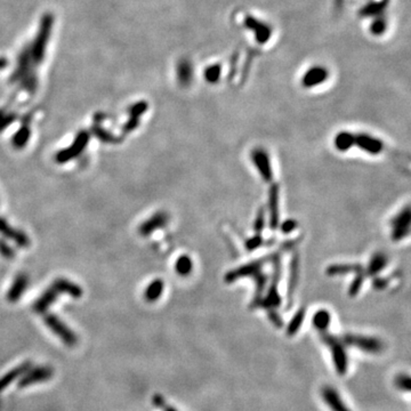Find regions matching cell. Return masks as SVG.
Returning <instances> with one entry per match:
<instances>
[{
  "mask_svg": "<svg viewBox=\"0 0 411 411\" xmlns=\"http://www.w3.org/2000/svg\"><path fill=\"white\" fill-rule=\"evenodd\" d=\"M390 0H378V2H370L365 5L359 14L362 17H376L382 15L385 13Z\"/></svg>",
  "mask_w": 411,
  "mask_h": 411,
  "instance_id": "21",
  "label": "cell"
},
{
  "mask_svg": "<svg viewBox=\"0 0 411 411\" xmlns=\"http://www.w3.org/2000/svg\"><path fill=\"white\" fill-rule=\"evenodd\" d=\"M329 77L328 70L323 67H313L309 69L302 78V85L305 88H313L322 85Z\"/></svg>",
  "mask_w": 411,
  "mask_h": 411,
  "instance_id": "16",
  "label": "cell"
},
{
  "mask_svg": "<svg viewBox=\"0 0 411 411\" xmlns=\"http://www.w3.org/2000/svg\"><path fill=\"white\" fill-rule=\"evenodd\" d=\"M139 126H140V118L129 117L128 121H127L124 127H122V131H124L125 134H129L131 131H134Z\"/></svg>",
  "mask_w": 411,
  "mask_h": 411,
  "instance_id": "45",
  "label": "cell"
},
{
  "mask_svg": "<svg viewBox=\"0 0 411 411\" xmlns=\"http://www.w3.org/2000/svg\"><path fill=\"white\" fill-rule=\"evenodd\" d=\"M51 287L59 292L60 295L65 294L72 297V298H80L83 296L84 290L83 288L78 286L75 282L68 280L65 278H59L51 282Z\"/></svg>",
  "mask_w": 411,
  "mask_h": 411,
  "instance_id": "18",
  "label": "cell"
},
{
  "mask_svg": "<svg viewBox=\"0 0 411 411\" xmlns=\"http://www.w3.org/2000/svg\"><path fill=\"white\" fill-rule=\"evenodd\" d=\"M244 26L247 28L248 30H250L255 36V39L258 42V44H266V42L271 39L272 37V29L271 26L264 23L262 21H259L258 18L254 17L252 15L244 16Z\"/></svg>",
  "mask_w": 411,
  "mask_h": 411,
  "instance_id": "11",
  "label": "cell"
},
{
  "mask_svg": "<svg viewBox=\"0 0 411 411\" xmlns=\"http://www.w3.org/2000/svg\"><path fill=\"white\" fill-rule=\"evenodd\" d=\"M53 375H54L53 368H50L48 366L30 368V369H28L24 374L20 377L17 386L20 387V389H25V387L49 380L50 378L53 377Z\"/></svg>",
  "mask_w": 411,
  "mask_h": 411,
  "instance_id": "9",
  "label": "cell"
},
{
  "mask_svg": "<svg viewBox=\"0 0 411 411\" xmlns=\"http://www.w3.org/2000/svg\"><path fill=\"white\" fill-rule=\"evenodd\" d=\"M367 277L366 271L363 272H359L355 274V278L353 279V281L351 283V286H349V289H348V295L351 297H355L359 292H360L361 288L363 286V282H365V279Z\"/></svg>",
  "mask_w": 411,
  "mask_h": 411,
  "instance_id": "36",
  "label": "cell"
},
{
  "mask_svg": "<svg viewBox=\"0 0 411 411\" xmlns=\"http://www.w3.org/2000/svg\"><path fill=\"white\" fill-rule=\"evenodd\" d=\"M51 25H53V16L49 15V14H47V15L42 17L39 34H38L35 44H34V46H32L31 56H32V59H34L35 62H40L42 58H44L47 41H48V39H49Z\"/></svg>",
  "mask_w": 411,
  "mask_h": 411,
  "instance_id": "7",
  "label": "cell"
},
{
  "mask_svg": "<svg viewBox=\"0 0 411 411\" xmlns=\"http://www.w3.org/2000/svg\"><path fill=\"white\" fill-rule=\"evenodd\" d=\"M297 225H298V223H297L295 220L288 218V220H286L285 222H283V223H281L280 230H281L282 233L288 234V233L292 232V231H294L297 228Z\"/></svg>",
  "mask_w": 411,
  "mask_h": 411,
  "instance_id": "46",
  "label": "cell"
},
{
  "mask_svg": "<svg viewBox=\"0 0 411 411\" xmlns=\"http://www.w3.org/2000/svg\"><path fill=\"white\" fill-rule=\"evenodd\" d=\"M387 285H389V283H387V280L384 278L377 277L374 279V281H372V286H374V288H376V289H378V290H382L384 288L387 287Z\"/></svg>",
  "mask_w": 411,
  "mask_h": 411,
  "instance_id": "48",
  "label": "cell"
},
{
  "mask_svg": "<svg viewBox=\"0 0 411 411\" xmlns=\"http://www.w3.org/2000/svg\"><path fill=\"white\" fill-rule=\"evenodd\" d=\"M387 29V20L384 15H379L374 17L370 24V32L374 36L379 37L385 34Z\"/></svg>",
  "mask_w": 411,
  "mask_h": 411,
  "instance_id": "35",
  "label": "cell"
},
{
  "mask_svg": "<svg viewBox=\"0 0 411 411\" xmlns=\"http://www.w3.org/2000/svg\"><path fill=\"white\" fill-rule=\"evenodd\" d=\"M222 74V67L220 64H212L209 65L205 70V79L207 83L209 84H217L221 79Z\"/></svg>",
  "mask_w": 411,
  "mask_h": 411,
  "instance_id": "37",
  "label": "cell"
},
{
  "mask_svg": "<svg viewBox=\"0 0 411 411\" xmlns=\"http://www.w3.org/2000/svg\"><path fill=\"white\" fill-rule=\"evenodd\" d=\"M165 289V283L161 279H154L144 290V299L149 303H154L161 297Z\"/></svg>",
  "mask_w": 411,
  "mask_h": 411,
  "instance_id": "25",
  "label": "cell"
},
{
  "mask_svg": "<svg viewBox=\"0 0 411 411\" xmlns=\"http://www.w3.org/2000/svg\"><path fill=\"white\" fill-rule=\"evenodd\" d=\"M273 263V274L270 282V287L267 289V294L263 297L259 302L257 308H263L265 310H277L281 305V297L278 291V283L281 278V257L279 254H273L272 261Z\"/></svg>",
  "mask_w": 411,
  "mask_h": 411,
  "instance_id": "3",
  "label": "cell"
},
{
  "mask_svg": "<svg viewBox=\"0 0 411 411\" xmlns=\"http://www.w3.org/2000/svg\"><path fill=\"white\" fill-rule=\"evenodd\" d=\"M16 113L14 112H6L5 110H0V133L11 126L14 121L16 120Z\"/></svg>",
  "mask_w": 411,
  "mask_h": 411,
  "instance_id": "39",
  "label": "cell"
},
{
  "mask_svg": "<svg viewBox=\"0 0 411 411\" xmlns=\"http://www.w3.org/2000/svg\"><path fill=\"white\" fill-rule=\"evenodd\" d=\"M355 140H354V146H358L359 149L365 151L369 154H379L384 150V143L377 137L371 136L366 133L354 134Z\"/></svg>",
  "mask_w": 411,
  "mask_h": 411,
  "instance_id": "12",
  "label": "cell"
},
{
  "mask_svg": "<svg viewBox=\"0 0 411 411\" xmlns=\"http://www.w3.org/2000/svg\"><path fill=\"white\" fill-rule=\"evenodd\" d=\"M268 210H270V228L272 231L277 230L279 226V185L277 183H272L268 191Z\"/></svg>",
  "mask_w": 411,
  "mask_h": 411,
  "instance_id": "20",
  "label": "cell"
},
{
  "mask_svg": "<svg viewBox=\"0 0 411 411\" xmlns=\"http://www.w3.org/2000/svg\"><path fill=\"white\" fill-rule=\"evenodd\" d=\"M266 221H265V209L261 207L257 211L256 217H255L254 222V231L256 234H262L264 228H265Z\"/></svg>",
  "mask_w": 411,
  "mask_h": 411,
  "instance_id": "38",
  "label": "cell"
},
{
  "mask_svg": "<svg viewBox=\"0 0 411 411\" xmlns=\"http://www.w3.org/2000/svg\"><path fill=\"white\" fill-rule=\"evenodd\" d=\"M250 158H252V161L255 165V167L257 168L259 175H261V177L263 178V181L272 183L273 169L270 157H268V153L266 151L262 148L254 149L252 151V153H250Z\"/></svg>",
  "mask_w": 411,
  "mask_h": 411,
  "instance_id": "10",
  "label": "cell"
},
{
  "mask_svg": "<svg viewBox=\"0 0 411 411\" xmlns=\"http://www.w3.org/2000/svg\"><path fill=\"white\" fill-rule=\"evenodd\" d=\"M7 67V60L4 58H0V69H4Z\"/></svg>",
  "mask_w": 411,
  "mask_h": 411,
  "instance_id": "49",
  "label": "cell"
},
{
  "mask_svg": "<svg viewBox=\"0 0 411 411\" xmlns=\"http://www.w3.org/2000/svg\"><path fill=\"white\" fill-rule=\"evenodd\" d=\"M28 286H29V277L25 273L17 274L15 279H14L11 288L7 291L6 299L9 303H16V302L21 299V297L25 292Z\"/></svg>",
  "mask_w": 411,
  "mask_h": 411,
  "instance_id": "17",
  "label": "cell"
},
{
  "mask_svg": "<svg viewBox=\"0 0 411 411\" xmlns=\"http://www.w3.org/2000/svg\"><path fill=\"white\" fill-rule=\"evenodd\" d=\"M177 78L181 86L187 87L193 79V68L187 60H181L177 67Z\"/></svg>",
  "mask_w": 411,
  "mask_h": 411,
  "instance_id": "27",
  "label": "cell"
},
{
  "mask_svg": "<svg viewBox=\"0 0 411 411\" xmlns=\"http://www.w3.org/2000/svg\"><path fill=\"white\" fill-rule=\"evenodd\" d=\"M344 0H335V5H336V8H342Z\"/></svg>",
  "mask_w": 411,
  "mask_h": 411,
  "instance_id": "50",
  "label": "cell"
},
{
  "mask_svg": "<svg viewBox=\"0 0 411 411\" xmlns=\"http://www.w3.org/2000/svg\"><path fill=\"white\" fill-rule=\"evenodd\" d=\"M169 222V215L166 211H158L150 217L149 220L144 221L143 223L140 225L139 232L143 237H148V235L152 234L155 231L165 228Z\"/></svg>",
  "mask_w": 411,
  "mask_h": 411,
  "instance_id": "14",
  "label": "cell"
},
{
  "mask_svg": "<svg viewBox=\"0 0 411 411\" xmlns=\"http://www.w3.org/2000/svg\"><path fill=\"white\" fill-rule=\"evenodd\" d=\"M272 255L266 257L256 259V261L243 264L242 266L234 268L225 274V282L233 283L234 281L242 278H252L255 280V296L253 299V306L257 308V305L263 298V292L268 283V277L266 273L263 272V268L266 263H270Z\"/></svg>",
  "mask_w": 411,
  "mask_h": 411,
  "instance_id": "1",
  "label": "cell"
},
{
  "mask_svg": "<svg viewBox=\"0 0 411 411\" xmlns=\"http://www.w3.org/2000/svg\"><path fill=\"white\" fill-rule=\"evenodd\" d=\"M411 210L409 206H405L398 215L391 221V239L393 241H401L410 232Z\"/></svg>",
  "mask_w": 411,
  "mask_h": 411,
  "instance_id": "8",
  "label": "cell"
},
{
  "mask_svg": "<svg viewBox=\"0 0 411 411\" xmlns=\"http://www.w3.org/2000/svg\"><path fill=\"white\" fill-rule=\"evenodd\" d=\"M44 322L47 327L49 328L50 332L55 334L65 345H68L70 347H73L78 344L77 335H75L73 330L71 329L67 323L63 322L58 315L51 313L45 314Z\"/></svg>",
  "mask_w": 411,
  "mask_h": 411,
  "instance_id": "5",
  "label": "cell"
},
{
  "mask_svg": "<svg viewBox=\"0 0 411 411\" xmlns=\"http://www.w3.org/2000/svg\"><path fill=\"white\" fill-rule=\"evenodd\" d=\"M321 396L323 402L332 411H352L345 404L338 392L332 386H323L321 389Z\"/></svg>",
  "mask_w": 411,
  "mask_h": 411,
  "instance_id": "15",
  "label": "cell"
},
{
  "mask_svg": "<svg viewBox=\"0 0 411 411\" xmlns=\"http://www.w3.org/2000/svg\"><path fill=\"white\" fill-rule=\"evenodd\" d=\"M29 60H30V56L28 55L26 51H24L21 56H20V60H18V64H17V69L15 70V72L12 75L11 80L12 81H18V80H22L23 78H25L26 75H29V68H30V63H29Z\"/></svg>",
  "mask_w": 411,
  "mask_h": 411,
  "instance_id": "32",
  "label": "cell"
},
{
  "mask_svg": "<svg viewBox=\"0 0 411 411\" xmlns=\"http://www.w3.org/2000/svg\"><path fill=\"white\" fill-rule=\"evenodd\" d=\"M366 271L360 264H333L327 267L325 273L329 277H336V276H345L347 273H354L357 274L359 272Z\"/></svg>",
  "mask_w": 411,
  "mask_h": 411,
  "instance_id": "23",
  "label": "cell"
},
{
  "mask_svg": "<svg viewBox=\"0 0 411 411\" xmlns=\"http://www.w3.org/2000/svg\"><path fill=\"white\" fill-rule=\"evenodd\" d=\"M306 315V310L305 308H300L298 311L296 312L295 315L292 316L291 320L289 321V323L287 325V335L289 337L295 336V335L299 332V329L304 323Z\"/></svg>",
  "mask_w": 411,
  "mask_h": 411,
  "instance_id": "31",
  "label": "cell"
},
{
  "mask_svg": "<svg viewBox=\"0 0 411 411\" xmlns=\"http://www.w3.org/2000/svg\"><path fill=\"white\" fill-rule=\"evenodd\" d=\"M267 315H268V319H270L272 324H274L278 328L282 327L283 321L281 319L280 314L277 312V310H267Z\"/></svg>",
  "mask_w": 411,
  "mask_h": 411,
  "instance_id": "47",
  "label": "cell"
},
{
  "mask_svg": "<svg viewBox=\"0 0 411 411\" xmlns=\"http://www.w3.org/2000/svg\"><path fill=\"white\" fill-rule=\"evenodd\" d=\"M0 234L6 239L14 241L20 248H28L30 245L29 237L23 231L14 229L2 216H0Z\"/></svg>",
  "mask_w": 411,
  "mask_h": 411,
  "instance_id": "13",
  "label": "cell"
},
{
  "mask_svg": "<svg viewBox=\"0 0 411 411\" xmlns=\"http://www.w3.org/2000/svg\"><path fill=\"white\" fill-rule=\"evenodd\" d=\"M0 255H2L5 259L15 258V250H14L4 239H0Z\"/></svg>",
  "mask_w": 411,
  "mask_h": 411,
  "instance_id": "44",
  "label": "cell"
},
{
  "mask_svg": "<svg viewBox=\"0 0 411 411\" xmlns=\"http://www.w3.org/2000/svg\"><path fill=\"white\" fill-rule=\"evenodd\" d=\"M312 322H313L314 328L318 330V332L320 333L327 332L330 323H332V314H330L329 311L324 309L316 311L315 314L313 315Z\"/></svg>",
  "mask_w": 411,
  "mask_h": 411,
  "instance_id": "29",
  "label": "cell"
},
{
  "mask_svg": "<svg viewBox=\"0 0 411 411\" xmlns=\"http://www.w3.org/2000/svg\"><path fill=\"white\" fill-rule=\"evenodd\" d=\"M31 363L30 362H24L22 365L17 366L12 369L11 371H8L7 374H5L2 378H0V392H3L6 387L12 384L14 380H16L17 378H20L24 372L30 369Z\"/></svg>",
  "mask_w": 411,
  "mask_h": 411,
  "instance_id": "24",
  "label": "cell"
},
{
  "mask_svg": "<svg viewBox=\"0 0 411 411\" xmlns=\"http://www.w3.org/2000/svg\"><path fill=\"white\" fill-rule=\"evenodd\" d=\"M341 339L345 346L355 347L366 353L377 354L382 352V349H384V343L377 337L359 334H345Z\"/></svg>",
  "mask_w": 411,
  "mask_h": 411,
  "instance_id": "4",
  "label": "cell"
},
{
  "mask_svg": "<svg viewBox=\"0 0 411 411\" xmlns=\"http://www.w3.org/2000/svg\"><path fill=\"white\" fill-rule=\"evenodd\" d=\"M175 270H176L178 276L188 277L193 271V262L190 256L187 255H182L179 256L175 264Z\"/></svg>",
  "mask_w": 411,
  "mask_h": 411,
  "instance_id": "34",
  "label": "cell"
},
{
  "mask_svg": "<svg viewBox=\"0 0 411 411\" xmlns=\"http://www.w3.org/2000/svg\"><path fill=\"white\" fill-rule=\"evenodd\" d=\"M263 238H262V234H255L254 237L249 238L247 241H245V249L248 250V252H254V250H256L257 248L261 247L263 244Z\"/></svg>",
  "mask_w": 411,
  "mask_h": 411,
  "instance_id": "43",
  "label": "cell"
},
{
  "mask_svg": "<svg viewBox=\"0 0 411 411\" xmlns=\"http://www.w3.org/2000/svg\"><path fill=\"white\" fill-rule=\"evenodd\" d=\"M386 265H387L386 255L382 253H375L371 256L369 264H368L366 274L367 276L376 277L378 273L384 270Z\"/></svg>",
  "mask_w": 411,
  "mask_h": 411,
  "instance_id": "28",
  "label": "cell"
},
{
  "mask_svg": "<svg viewBox=\"0 0 411 411\" xmlns=\"http://www.w3.org/2000/svg\"><path fill=\"white\" fill-rule=\"evenodd\" d=\"M354 140H355L354 134L349 133V131H341V133L335 136V148L341 151V152H346L354 146Z\"/></svg>",
  "mask_w": 411,
  "mask_h": 411,
  "instance_id": "30",
  "label": "cell"
},
{
  "mask_svg": "<svg viewBox=\"0 0 411 411\" xmlns=\"http://www.w3.org/2000/svg\"><path fill=\"white\" fill-rule=\"evenodd\" d=\"M299 279V257L298 254H295L290 261L289 279H288V298L291 300L295 289Z\"/></svg>",
  "mask_w": 411,
  "mask_h": 411,
  "instance_id": "22",
  "label": "cell"
},
{
  "mask_svg": "<svg viewBox=\"0 0 411 411\" xmlns=\"http://www.w3.org/2000/svg\"><path fill=\"white\" fill-rule=\"evenodd\" d=\"M321 339L327 345L330 353H332L335 370L339 376H344L348 370V358L346 346L343 344L341 337L334 336V335L324 332L321 333Z\"/></svg>",
  "mask_w": 411,
  "mask_h": 411,
  "instance_id": "2",
  "label": "cell"
},
{
  "mask_svg": "<svg viewBox=\"0 0 411 411\" xmlns=\"http://www.w3.org/2000/svg\"><path fill=\"white\" fill-rule=\"evenodd\" d=\"M59 292L50 286L35 302L34 305H32V310L38 314H46V312L55 303L56 299L59 298Z\"/></svg>",
  "mask_w": 411,
  "mask_h": 411,
  "instance_id": "19",
  "label": "cell"
},
{
  "mask_svg": "<svg viewBox=\"0 0 411 411\" xmlns=\"http://www.w3.org/2000/svg\"><path fill=\"white\" fill-rule=\"evenodd\" d=\"M148 107H149V104L146 103L145 101L137 102V103L134 104V105H131L129 107V110H128L129 117L141 118L142 115H144V113L148 111Z\"/></svg>",
  "mask_w": 411,
  "mask_h": 411,
  "instance_id": "40",
  "label": "cell"
},
{
  "mask_svg": "<svg viewBox=\"0 0 411 411\" xmlns=\"http://www.w3.org/2000/svg\"><path fill=\"white\" fill-rule=\"evenodd\" d=\"M92 131H93V134L96 136V139L103 142V143L115 144V143H119V142H121V139H119L118 136H115L112 133H110V131L106 130L105 128H103L101 125H94L92 127Z\"/></svg>",
  "mask_w": 411,
  "mask_h": 411,
  "instance_id": "33",
  "label": "cell"
},
{
  "mask_svg": "<svg viewBox=\"0 0 411 411\" xmlns=\"http://www.w3.org/2000/svg\"><path fill=\"white\" fill-rule=\"evenodd\" d=\"M21 84H22V88H24L25 91H28L29 93H35L36 89H37V79L36 77L32 73H30L29 75H26L25 78H23L21 80Z\"/></svg>",
  "mask_w": 411,
  "mask_h": 411,
  "instance_id": "42",
  "label": "cell"
},
{
  "mask_svg": "<svg viewBox=\"0 0 411 411\" xmlns=\"http://www.w3.org/2000/svg\"><path fill=\"white\" fill-rule=\"evenodd\" d=\"M31 136V128L28 121L23 122L21 128L18 129L15 134H14L12 139V144L16 150L24 149L26 144L29 143Z\"/></svg>",
  "mask_w": 411,
  "mask_h": 411,
  "instance_id": "26",
  "label": "cell"
},
{
  "mask_svg": "<svg viewBox=\"0 0 411 411\" xmlns=\"http://www.w3.org/2000/svg\"><path fill=\"white\" fill-rule=\"evenodd\" d=\"M395 386L400 391L410 392V377L408 374H400L395 377Z\"/></svg>",
  "mask_w": 411,
  "mask_h": 411,
  "instance_id": "41",
  "label": "cell"
},
{
  "mask_svg": "<svg viewBox=\"0 0 411 411\" xmlns=\"http://www.w3.org/2000/svg\"><path fill=\"white\" fill-rule=\"evenodd\" d=\"M91 140V135L87 130H80L75 136L74 141L72 142L69 148L59 151L55 155V161L58 163H67L71 160L78 158L85 150H86L88 142Z\"/></svg>",
  "mask_w": 411,
  "mask_h": 411,
  "instance_id": "6",
  "label": "cell"
}]
</instances>
